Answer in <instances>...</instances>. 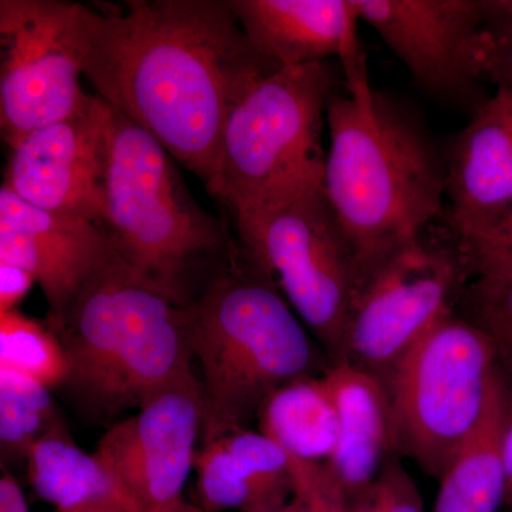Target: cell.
<instances>
[{
	"mask_svg": "<svg viewBox=\"0 0 512 512\" xmlns=\"http://www.w3.org/2000/svg\"><path fill=\"white\" fill-rule=\"evenodd\" d=\"M83 76L210 187L229 113L275 66L249 45L229 0L80 3Z\"/></svg>",
	"mask_w": 512,
	"mask_h": 512,
	"instance_id": "cell-1",
	"label": "cell"
},
{
	"mask_svg": "<svg viewBox=\"0 0 512 512\" xmlns=\"http://www.w3.org/2000/svg\"><path fill=\"white\" fill-rule=\"evenodd\" d=\"M323 192L360 282L444 214L446 160L406 107L373 87L333 93Z\"/></svg>",
	"mask_w": 512,
	"mask_h": 512,
	"instance_id": "cell-2",
	"label": "cell"
},
{
	"mask_svg": "<svg viewBox=\"0 0 512 512\" xmlns=\"http://www.w3.org/2000/svg\"><path fill=\"white\" fill-rule=\"evenodd\" d=\"M64 350L57 389L83 423L109 427L197 380L187 306L151 288L111 248L63 315L47 320Z\"/></svg>",
	"mask_w": 512,
	"mask_h": 512,
	"instance_id": "cell-3",
	"label": "cell"
},
{
	"mask_svg": "<svg viewBox=\"0 0 512 512\" xmlns=\"http://www.w3.org/2000/svg\"><path fill=\"white\" fill-rule=\"evenodd\" d=\"M187 313L204 392L201 446L249 429L272 394L328 370L311 332L242 248Z\"/></svg>",
	"mask_w": 512,
	"mask_h": 512,
	"instance_id": "cell-4",
	"label": "cell"
},
{
	"mask_svg": "<svg viewBox=\"0 0 512 512\" xmlns=\"http://www.w3.org/2000/svg\"><path fill=\"white\" fill-rule=\"evenodd\" d=\"M101 228L141 281L180 306L197 301L239 252L224 225L192 197L173 156L116 110Z\"/></svg>",
	"mask_w": 512,
	"mask_h": 512,
	"instance_id": "cell-5",
	"label": "cell"
},
{
	"mask_svg": "<svg viewBox=\"0 0 512 512\" xmlns=\"http://www.w3.org/2000/svg\"><path fill=\"white\" fill-rule=\"evenodd\" d=\"M336 77L328 63L282 67L229 113L208 192L237 215L323 190V131Z\"/></svg>",
	"mask_w": 512,
	"mask_h": 512,
	"instance_id": "cell-6",
	"label": "cell"
},
{
	"mask_svg": "<svg viewBox=\"0 0 512 512\" xmlns=\"http://www.w3.org/2000/svg\"><path fill=\"white\" fill-rule=\"evenodd\" d=\"M497 356L483 330L453 309L397 363L384 386L394 451L440 480L487 409Z\"/></svg>",
	"mask_w": 512,
	"mask_h": 512,
	"instance_id": "cell-7",
	"label": "cell"
},
{
	"mask_svg": "<svg viewBox=\"0 0 512 512\" xmlns=\"http://www.w3.org/2000/svg\"><path fill=\"white\" fill-rule=\"evenodd\" d=\"M235 221L242 251L278 286L332 365L338 363L360 271L325 192Z\"/></svg>",
	"mask_w": 512,
	"mask_h": 512,
	"instance_id": "cell-8",
	"label": "cell"
},
{
	"mask_svg": "<svg viewBox=\"0 0 512 512\" xmlns=\"http://www.w3.org/2000/svg\"><path fill=\"white\" fill-rule=\"evenodd\" d=\"M431 227L363 278L350 309L340 362L386 382L403 356L451 311L468 275L456 239Z\"/></svg>",
	"mask_w": 512,
	"mask_h": 512,
	"instance_id": "cell-9",
	"label": "cell"
},
{
	"mask_svg": "<svg viewBox=\"0 0 512 512\" xmlns=\"http://www.w3.org/2000/svg\"><path fill=\"white\" fill-rule=\"evenodd\" d=\"M79 6L63 0L0 2V127L8 146L72 116L90 99L80 83Z\"/></svg>",
	"mask_w": 512,
	"mask_h": 512,
	"instance_id": "cell-10",
	"label": "cell"
},
{
	"mask_svg": "<svg viewBox=\"0 0 512 512\" xmlns=\"http://www.w3.org/2000/svg\"><path fill=\"white\" fill-rule=\"evenodd\" d=\"M201 380L157 397L100 437L94 456L124 495L127 512H205L184 487L201 444Z\"/></svg>",
	"mask_w": 512,
	"mask_h": 512,
	"instance_id": "cell-11",
	"label": "cell"
},
{
	"mask_svg": "<svg viewBox=\"0 0 512 512\" xmlns=\"http://www.w3.org/2000/svg\"><path fill=\"white\" fill-rule=\"evenodd\" d=\"M113 114L96 94L72 116L13 141L3 184L37 208L101 227Z\"/></svg>",
	"mask_w": 512,
	"mask_h": 512,
	"instance_id": "cell-12",
	"label": "cell"
},
{
	"mask_svg": "<svg viewBox=\"0 0 512 512\" xmlns=\"http://www.w3.org/2000/svg\"><path fill=\"white\" fill-rule=\"evenodd\" d=\"M360 22L382 37L424 92L473 107L478 82L463 67L461 53L481 29L478 0H352Z\"/></svg>",
	"mask_w": 512,
	"mask_h": 512,
	"instance_id": "cell-13",
	"label": "cell"
},
{
	"mask_svg": "<svg viewBox=\"0 0 512 512\" xmlns=\"http://www.w3.org/2000/svg\"><path fill=\"white\" fill-rule=\"evenodd\" d=\"M110 252L109 237L96 222L37 208L2 184L0 262L35 278L47 301V320L63 315Z\"/></svg>",
	"mask_w": 512,
	"mask_h": 512,
	"instance_id": "cell-14",
	"label": "cell"
},
{
	"mask_svg": "<svg viewBox=\"0 0 512 512\" xmlns=\"http://www.w3.org/2000/svg\"><path fill=\"white\" fill-rule=\"evenodd\" d=\"M259 56L278 67L326 63L336 57L346 92L372 86L352 0H229Z\"/></svg>",
	"mask_w": 512,
	"mask_h": 512,
	"instance_id": "cell-15",
	"label": "cell"
},
{
	"mask_svg": "<svg viewBox=\"0 0 512 512\" xmlns=\"http://www.w3.org/2000/svg\"><path fill=\"white\" fill-rule=\"evenodd\" d=\"M448 231L480 234L512 212V93L497 89L444 151Z\"/></svg>",
	"mask_w": 512,
	"mask_h": 512,
	"instance_id": "cell-16",
	"label": "cell"
},
{
	"mask_svg": "<svg viewBox=\"0 0 512 512\" xmlns=\"http://www.w3.org/2000/svg\"><path fill=\"white\" fill-rule=\"evenodd\" d=\"M205 512H266L291 503V456L261 431H235L202 444L194 464Z\"/></svg>",
	"mask_w": 512,
	"mask_h": 512,
	"instance_id": "cell-17",
	"label": "cell"
},
{
	"mask_svg": "<svg viewBox=\"0 0 512 512\" xmlns=\"http://www.w3.org/2000/svg\"><path fill=\"white\" fill-rule=\"evenodd\" d=\"M338 414L339 434L330 471L348 501L362 493L394 451L392 407L379 377L350 365L333 363L322 375Z\"/></svg>",
	"mask_w": 512,
	"mask_h": 512,
	"instance_id": "cell-18",
	"label": "cell"
},
{
	"mask_svg": "<svg viewBox=\"0 0 512 512\" xmlns=\"http://www.w3.org/2000/svg\"><path fill=\"white\" fill-rule=\"evenodd\" d=\"M511 416L512 389L498 372L480 423L439 480L433 512H500L505 508L504 436Z\"/></svg>",
	"mask_w": 512,
	"mask_h": 512,
	"instance_id": "cell-19",
	"label": "cell"
},
{
	"mask_svg": "<svg viewBox=\"0 0 512 512\" xmlns=\"http://www.w3.org/2000/svg\"><path fill=\"white\" fill-rule=\"evenodd\" d=\"M26 471L37 497L57 510L114 503L127 512L126 500L114 478L94 453H86L74 443L66 423L33 444Z\"/></svg>",
	"mask_w": 512,
	"mask_h": 512,
	"instance_id": "cell-20",
	"label": "cell"
},
{
	"mask_svg": "<svg viewBox=\"0 0 512 512\" xmlns=\"http://www.w3.org/2000/svg\"><path fill=\"white\" fill-rule=\"evenodd\" d=\"M258 423L261 433L298 460L328 463L335 453L338 414L322 376L298 380L272 394Z\"/></svg>",
	"mask_w": 512,
	"mask_h": 512,
	"instance_id": "cell-21",
	"label": "cell"
},
{
	"mask_svg": "<svg viewBox=\"0 0 512 512\" xmlns=\"http://www.w3.org/2000/svg\"><path fill=\"white\" fill-rule=\"evenodd\" d=\"M66 423L52 389L10 367L0 366V458L3 470L25 464L30 448Z\"/></svg>",
	"mask_w": 512,
	"mask_h": 512,
	"instance_id": "cell-22",
	"label": "cell"
},
{
	"mask_svg": "<svg viewBox=\"0 0 512 512\" xmlns=\"http://www.w3.org/2000/svg\"><path fill=\"white\" fill-rule=\"evenodd\" d=\"M0 366L32 377L57 390L67 375L64 350L56 333L45 320L25 313H0Z\"/></svg>",
	"mask_w": 512,
	"mask_h": 512,
	"instance_id": "cell-23",
	"label": "cell"
},
{
	"mask_svg": "<svg viewBox=\"0 0 512 512\" xmlns=\"http://www.w3.org/2000/svg\"><path fill=\"white\" fill-rule=\"evenodd\" d=\"M466 301L471 322L493 343L498 369L512 389V284L474 279Z\"/></svg>",
	"mask_w": 512,
	"mask_h": 512,
	"instance_id": "cell-24",
	"label": "cell"
},
{
	"mask_svg": "<svg viewBox=\"0 0 512 512\" xmlns=\"http://www.w3.org/2000/svg\"><path fill=\"white\" fill-rule=\"evenodd\" d=\"M456 242L468 275L512 284V212L480 234Z\"/></svg>",
	"mask_w": 512,
	"mask_h": 512,
	"instance_id": "cell-25",
	"label": "cell"
},
{
	"mask_svg": "<svg viewBox=\"0 0 512 512\" xmlns=\"http://www.w3.org/2000/svg\"><path fill=\"white\" fill-rule=\"evenodd\" d=\"M348 512H424L423 497L399 458L390 457L369 487L348 501Z\"/></svg>",
	"mask_w": 512,
	"mask_h": 512,
	"instance_id": "cell-26",
	"label": "cell"
},
{
	"mask_svg": "<svg viewBox=\"0 0 512 512\" xmlns=\"http://www.w3.org/2000/svg\"><path fill=\"white\" fill-rule=\"evenodd\" d=\"M292 503L299 512H348V497L326 463L292 457Z\"/></svg>",
	"mask_w": 512,
	"mask_h": 512,
	"instance_id": "cell-27",
	"label": "cell"
},
{
	"mask_svg": "<svg viewBox=\"0 0 512 512\" xmlns=\"http://www.w3.org/2000/svg\"><path fill=\"white\" fill-rule=\"evenodd\" d=\"M461 60L471 79L512 93V39H495L478 30L464 46Z\"/></svg>",
	"mask_w": 512,
	"mask_h": 512,
	"instance_id": "cell-28",
	"label": "cell"
},
{
	"mask_svg": "<svg viewBox=\"0 0 512 512\" xmlns=\"http://www.w3.org/2000/svg\"><path fill=\"white\" fill-rule=\"evenodd\" d=\"M35 284V278L25 269L0 262V313L16 311Z\"/></svg>",
	"mask_w": 512,
	"mask_h": 512,
	"instance_id": "cell-29",
	"label": "cell"
},
{
	"mask_svg": "<svg viewBox=\"0 0 512 512\" xmlns=\"http://www.w3.org/2000/svg\"><path fill=\"white\" fill-rule=\"evenodd\" d=\"M481 29L495 39H512V0H478Z\"/></svg>",
	"mask_w": 512,
	"mask_h": 512,
	"instance_id": "cell-30",
	"label": "cell"
},
{
	"mask_svg": "<svg viewBox=\"0 0 512 512\" xmlns=\"http://www.w3.org/2000/svg\"><path fill=\"white\" fill-rule=\"evenodd\" d=\"M0 512H29L22 487L9 470H3L0 478Z\"/></svg>",
	"mask_w": 512,
	"mask_h": 512,
	"instance_id": "cell-31",
	"label": "cell"
},
{
	"mask_svg": "<svg viewBox=\"0 0 512 512\" xmlns=\"http://www.w3.org/2000/svg\"><path fill=\"white\" fill-rule=\"evenodd\" d=\"M504 464L507 476V493H505V508L512 510V416L508 421L504 436Z\"/></svg>",
	"mask_w": 512,
	"mask_h": 512,
	"instance_id": "cell-32",
	"label": "cell"
},
{
	"mask_svg": "<svg viewBox=\"0 0 512 512\" xmlns=\"http://www.w3.org/2000/svg\"><path fill=\"white\" fill-rule=\"evenodd\" d=\"M56 512H126L120 505L114 503H92L69 508V510H56Z\"/></svg>",
	"mask_w": 512,
	"mask_h": 512,
	"instance_id": "cell-33",
	"label": "cell"
},
{
	"mask_svg": "<svg viewBox=\"0 0 512 512\" xmlns=\"http://www.w3.org/2000/svg\"><path fill=\"white\" fill-rule=\"evenodd\" d=\"M266 512H299L298 508H296V505L292 503H288L284 505V507L276 508V510L266 511Z\"/></svg>",
	"mask_w": 512,
	"mask_h": 512,
	"instance_id": "cell-34",
	"label": "cell"
}]
</instances>
